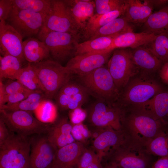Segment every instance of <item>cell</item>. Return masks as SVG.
I'll return each instance as SVG.
<instances>
[{
    "label": "cell",
    "mask_w": 168,
    "mask_h": 168,
    "mask_svg": "<svg viewBox=\"0 0 168 168\" xmlns=\"http://www.w3.org/2000/svg\"><path fill=\"white\" fill-rule=\"evenodd\" d=\"M133 109L127 115L122 111L121 131L126 143L145 149L168 124L144 108L134 107Z\"/></svg>",
    "instance_id": "cell-1"
},
{
    "label": "cell",
    "mask_w": 168,
    "mask_h": 168,
    "mask_svg": "<svg viewBox=\"0 0 168 168\" xmlns=\"http://www.w3.org/2000/svg\"><path fill=\"white\" fill-rule=\"evenodd\" d=\"M30 63L48 99L55 98L62 87L71 79L72 75L65 66L54 60L47 59Z\"/></svg>",
    "instance_id": "cell-2"
},
{
    "label": "cell",
    "mask_w": 168,
    "mask_h": 168,
    "mask_svg": "<svg viewBox=\"0 0 168 168\" xmlns=\"http://www.w3.org/2000/svg\"><path fill=\"white\" fill-rule=\"evenodd\" d=\"M31 142L27 137L11 132L9 137L0 145V168L10 166L30 168Z\"/></svg>",
    "instance_id": "cell-3"
},
{
    "label": "cell",
    "mask_w": 168,
    "mask_h": 168,
    "mask_svg": "<svg viewBox=\"0 0 168 168\" xmlns=\"http://www.w3.org/2000/svg\"><path fill=\"white\" fill-rule=\"evenodd\" d=\"M79 34L46 30L41 29L38 39L44 42L54 61L60 63L75 52L80 39Z\"/></svg>",
    "instance_id": "cell-4"
},
{
    "label": "cell",
    "mask_w": 168,
    "mask_h": 168,
    "mask_svg": "<svg viewBox=\"0 0 168 168\" xmlns=\"http://www.w3.org/2000/svg\"><path fill=\"white\" fill-rule=\"evenodd\" d=\"M80 77L84 86L99 99L113 103L119 98V90L108 68L104 66Z\"/></svg>",
    "instance_id": "cell-5"
},
{
    "label": "cell",
    "mask_w": 168,
    "mask_h": 168,
    "mask_svg": "<svg viewBox=\"0 0 168 168\" xmlns=\"http://www.w3.org/2000/svg\"><path fill=\"white\" fill-rule=\"evenodd\" d=\"M0 119L12 132L24 137L48 131L49 127L34 117L31 112L0 110Z\"/></svg>",
    "instance_id": "cell-6"
},
{
    "label": "cell",
    "mask_w": 168,
    "mask_h": 168,
    "mask_svg": "<svg viewBox=\"0 0 168 168\" xmlns=\"http://www.w3.org/2000/svg\"><path fill=\"white\" fill-rule=\"evenodd\" d=\"M107 68L119 90L125 87L139 70L133 61L131 49L128 48L114 49Z\"/></svg>",
    "instance_id": "cell-7"
},
{
    "label": "cell",
    "mask_w": 168,
    "mask_h": 168,
    "mask_svg": "<svg viewBox=\"0 0 168 168\" xmlns=\"http://www.w3.org/2000/svg\"><path fill=\"white\" fill-rule=\"evenodd\" d=\"M150 155L145 149L124 143L113 149L107 156L109 162L119 168H151Z\"/></svg>",
    "instance_id": "cell-8"
},
{
    "label": "cell",
    "mask_w": 168,
    "mask_h": 168,
    "mask_svg": "<svg viewBox=\"0 0 168 168\" xmlns=\"http://www.w3.org/2000/svg\"><path fill=\"white\" fill-rule=\"evenodd\" d=\"M122 112L113 103L100 99L90 107L87 117L90 124L96 128L110 127L121 131Z\"/></svg>",
    "instance_id": "cell-9"
},
{
    "label": "cell",
    "mask_w": 168,
    "mask_h": 168,
    "mask_svg": "<svg viewBox=\"0 0 168 168\" xmlns=\"http://www.w3.org/2000/svg\"><path fill=\"white\" fill-rule=\"evenodd\" d=\"M46 16L13 6L6 22L16 30L23 38H29L38 35Z\"/></svg>",
    "instance_id": "cell-10"
},
{
    "label": "cell",
    "mask_w": 168,
    "mask_h": 168,
    "mask_svg": "<svg viewBox=\"0 0 168 168\" xmlns=\"http://www.w3.org/2000/svg\"><path fill=\"white\" fill-rule=\"evenodd\" d=\"M50 11L41 29L51 31L79 34L65 0H51Z\"/></svg>",
    "instance_id": "cell-11"
},
{
    "label": "cell",
    "mask_w": 168,
    "mask_h": 168,
    "mask_svg": "<svg viewBox=\"0 0 168 168\" xmlns=\"http://www.w3.org/2000/svg\"><path fill=\"white\" fill-rule=\"evenodd\" d=\"M123 95L126 103L134 107H141L156 95L164 90L162 87L153 81L137 78L129 82Z\"/></svg>",
    "instance_id": "cell-12"
},
{
    "label": "cell",
    "mask_w": 168,
    "mask_h": 168,
    "mask_svg": "<svg viewBox=\"0 0 168 168\" xmlns=\"http://www.w3.org/2000/svg\"><path fill=\"white\" fill-rule=\"evenodd\" d=\"M112 52L86 54L74 56L65 67L72 75H85L104 66Z\"/></svg>",
    "instance_id": "cell-13"
},
{
    "label": "cell",
    "mask_w": 168,
    "mask_h": 168,
    "mask_svg": "<svg viewBox=\"0 0 168 168\" xmlns=\"http://www.w3.org/2000/svg\"><path fill=\"white\" fill-rule=\"evenodd\" d=\"M23 38L6 21H0V52L2 56L10 55L25 59L23 52Z\"/></svg>",
    "instance_id": "cell-14"
},
{
    "label": "cell",
    "mask_w": 168,
    "mask_h": 168,
    "mask_svg": "<svg viewBox=\"0 0 168 168\" xmlns=\"http://www.w3.org/2000/svg\"><path fill=\"white\" fill-rule=\"evenodd\" d=\"M57 150L47 137L38 139L31 147L30 168H47L52 164Z\"/></svg>",
    "instance_id": "cell-15"
},
{
    "label": "cell",
    "mask_w": 168,
    "mask_h": 168,
    "mask_svg": "<svg viewBox=\"0 0 168 168\" xmlns=\"http://www.w3.org/2000/svg\"><path fill=\"white\" fill-rule=\"evenodd\" d=\"M125 143L121 131H117L112 128H104L95 138L93 142V147L102 161L104 156L109 152Z\"/></svg>",
    "instance_id": "cell-16"
},
{
    "label": "cell",
    "mask_w": 168,
    "mask_h": 168,
    "mask_svg": "<svg viewBox=\"0 0 168 168\" xmlns=\"http://www.w3.org/2000/svg\"><path fill=\"white\" fill-rule=\"evenodd\" d=\"M85 149L83 143L77 141L59 148L52 164L57 168H76Z\"/></svg>",
    "instance_id": "cell-17"
},
{
    "label": "cell",
    "mask_w": 168,
    "mask_h": 168,
    "mask_svg": "<svg viewBox=\"0 0 168 168\" xmlns=\"http://www.w3.org/2000/svg\"><path fill=\"white\" fill-rule=\"evenodd\" d=\"M76 28L82 31L89 20L94 14V1L91 0H65Z\"/></svg>",
    "instance_id": "cell-18"
},
{
    "label": "cell",
    "mask_w": 168,
    "mask_h": 168,
    "mask_svg": "<svg viewBox=\"0 0 168 168\" xmlns=\"http://www.w3.org/2000/svg\"><path fill=\"white\" fill-rule=\"evenodd\" d=\"M153 34L143 32L126 33L114 38L112 44L103 52H112L118 48H128L133 49L151 42L156 37Z\"/></svg>",
    "instance_id": "cell-19"
},
{
    "label": "cell",
    "mask_w": 168,
    "mask_h": 168,
    "mask_svg": "<svg viewBox=\"0 0 168 168\" xmlns=\"http://www.w3.org/2000/svg\"><path fill=\"white\" fill-rule=\"evenodd\" d=\"M126 4L125 12L121 16L133 25H142L152 13L153 7L146 0H126Z\"/></svg>",
    "instance_id": "cell-20"
},
{
    "label": "cell",
    "mask_w": 168,
    "mask_h": 168,
    "mask_svg": "<svg viewBox=\"0 0 168 168\" xmlns=\"http://www.w3.org/2000/svg\"><path fill=\"white\" fill-rule=\"evenodd\" d=\"M72 127L67 119H62L49 128L47 137L57 150L75 141L72 134Z\"/></svg>",
    "instance_id": "cell-21"
},
{
    "label": "cell",
    "mask_w": 168,
    "mask_h": 168,
    "mask_svg": "<svg viewBox=\"0 0 168 168\" xmlns=\"http://www.w3.org/2000/svg\"><path fill=\"white\" fill-rule=\"evenodd\" d=\"M133 59L139 69L148 72L159 70L164 63L144 45L131 49Z\"/></svg>",
    "instance_id": "cell-22"
},
{
    "label": "cell",
    "mask_w": 168,
    "mask_h": 168,
    "mask_svg": "<svg viewBox=\"0 0 168 168\" xmlns=\"http://www.w3.org/2000/svg\"><path fill=\"white\" fill-rule=\"evenodd\" d=\"M22 49L25 60L30 63L47 60L50 54L49 49L44 42L32 37L23 41Z\"/></svg>",
    "instance_id": "cell-23"
},
{
    "label": "cell",
    "mask_w": 168,
    "mask_h": 168,
    "mask_svg": "<svg viewBox=\"0 0 168 168\" xmlns=\"http://www.w3.org/2000/svg\"><path fill=\"white\" fill-rule=\"evenodd\" d=\"M141 29L142 32L156 35L168 34V5L152 13Z\"/></svg>",
    "instance_id": "cell-24"
},
{
    "label": "cell",
    "mask_w": 168,
    "mask_h": 168,
    "mask_svg": "<svg viewBox=\"0 0 168 168\" xmlns=\"http://www.w3.org/2000/svg\"><path fill=\"white\" fill-rule=\"evenodd\" d=\"M125 6L123 8L103 14H94L89 20L82 30L83 37L89 40L99 29L112 21L123 15Z\"/></svg>",
    "instance_id": "cell-25"
},
{
    "label": "cell",
    "mask_w": 168,
    "mask_h": 168,
    "mask_svg": "<svg viewBox=\"0 0 168 168\" xmlns=\"http://www.w3.org/2000/svg\"><path fill=\"white\" fill-rule=\"evenodd\" d=\"M133 26L123 17H118L99 29L89 40L103 36L115 38L123 34L133 32Z\"/></svg>",
    "instance_id": "cell-26"
},
{
    "label": "cell",
    "mask_w": 168,
    "mask_h": 168,
    "mask_svg": "<svg viewBox=\"0 0 168 168\" xmlns=\"http://www.w3.org/2000/svg\"><path fill=\"white\" fill-rule=\"evenodd\" d=\"M140 107L144 108L166 123L165 119L168 114V90H164L158 93Z\"/></svg>",
    "instance_id": "cell-27"
},
{
    "label": "cell",
    "mask_w": 168,
    "mask_h": 168,
    "mask_svg": "<svg viewBox=\"0 0 168 168\" xmlns=\"http://www.w3.org/2000/svg\"><path fill=\"white\" fill-rule=\"evenodd\" d=\"M114 38L103 36L77 44L74 56L90 53L103 52L110 45Z\"/></svg>",
    "instance_id": "cell-28"
},
{
    "label": "cell",
    "mask_w": 168,
    "mask_h": 168,
    "mask_svg": "<svg viewBox=\"0 0 168 168\" xmlns=\"http://www.w3.org/2000/svg\"><path fill=\"white\" fill-rule=\"evenodd\" d=\"M22 62L14 56H0V78L16 80L22 68Z\"/></svg>",
    "instance_id": "cell-29"
},
{
    "label": "cell",
    "mask_w": 168,
    "mask_h": 168,
    "mask_svg": "<svg viewBox=\"0 0 168 168\" xmlns=\"http://www.w3.org/2000/svg\"><path fill=\"white\" fill-rule=\"evenodd\" d=\"M87 89L84 85L71 79L60 89L55 98L57 105L62 110H67L69 101L75 95Z\"/></svg>",
    "instance_id": "cell-30"
},
{
    "label": "cell",
    "mask_w": 168,
    "mask_h": 168,
    "mask_svg": "<svg viewBox=\"0 0 168 168\" xmlns=\"http://www.w3.org/2000/svg\"><path fill=\"white\" fill-rule=\"evenodd\" d=\"M46 97L44 93L41 91H34L26 99L16 104L10 105H4L0 110L13 111L23 110L31 112L35 110L40 102Z\"/></svg>",
    "instance_id": "cell-31"
},
{
    "label": "cell",
    "mask_w": 168,
    "mask_h": 168,
    "mask_svg": "<svg viewBox=\"0 0 168 168\" xmlns=\"http://www.w3.org/2000/svg\"><path fill=\"white\" fill-rule=\"evenodd\" d=\"M145 149L151 155L168 156V125L149 142Z\"/></svg>",
    "instance_id": "cell-32"
},
{
    "label": "cell",
    "mask_w": 168,
    "mask_h": 168,
    "mask_svg": "<svg viewBox=\"0 0 168 168\" xmlns=\"http://www.w3.org/2000/svg\"><path fill=\"white\" fill-rule=\"evenodd\" d=\"M16 80L29 90L43 92L36 73L30 63L26 67L22 68Z\"/></svg>",
    "instance_id": "cell-33"
},
{
    "label": "cell",
    "mask_w": 168,
    "mask_h": 168,
    "mask_svg": "<svg viewBox=\"0 0 168 168\" xmlns=\"http://www.w3.org/2000/svg\"><path fill=\"white\" fill-rule=\"evenodd\" d=\"M144 45L164 64L168 62V34L158 35L154 39Z\"/></svg>",
    "instance_id": "cell-34"
},
{
    "label": "cell",
    "mask_w": 168,
    "mask_h": 168,
    "mask_svg": "<svg viewBox=\"0 0 168 168\" xmlns=\"http://www.w3.org/2000/svg\"><path fill=\"white\" fill-rule=\"evenodd\" d=\"M34 112L38 120L46 124L54 122L57 117V107L49 99L42 101Z\"/></svg>",
    "instance_id": "cell-35"
},
{
    "label": "cell",
    "mask_w": 168,
    "mask_h": 168,
    "mask_svg": "<svg viewBox=\"0 0 168 168\" xmlns=\"http://www.w3.org/2000/svg\"><path fill=\"white\" fill-rule=\"evenodd\" d=\"M17 8L47 15L51 7V0H12Z\"/></svg>",
    "instance_id": "cell-36"
},
{
    "label": "cell",
    "mask_w": 168,
    "mask_h": 168,
    "mask_svg": "<svg viewBox=\"0 0 168 168\" xmlns=\"http://www.w3.org/2000/svg\"><path fill=\"white\" fill-rule=\"evenodd\" d=\"M97 14H103L121 9L126 5V0H95L94 1Z\"/></svg>",
    "instance_id": "cell-37"
},
{
    "label": "cell",
    "mask_w": 168,
    "mask_h": 168,
    "mask_svg": "<svg viewBox=\"0 0 168 168\" xmlns=\"http://www.w3.org/2000/svg\"><path fill=\"white\" fill-rule=\"evenodd\" d=\"M98 161H101L95 152L85 148L80 158L76 168H86Z\"/></svg>",
    "instance_id": "cell-38"
},
{
    "label": "cell",
    "mask_w": 168,
    "mask_h": 168,
    "mask_svg": "<svg viewBox=\"0 0 168 168\" xmlns=\"http://www.w3.org/2000/svg\"><path fill=\"white\" fill-rule=\"evenodd\" d=\"M91 93L87 89L73 96L68 105L67 110H72L81 107L87 100Z\"/></svg>",
    "instance_id": "cell-39"
},
{
    "label": "cell",
    "mask_w": 168,
    "mask_h": 168,
    "mask_svg": "<svg viewBox=\"0 0 168 168\" xmlns=\"http://www.w3.org/2000/svg\"><path fill=\"white\" fill-rule=\"evenodd\" d=\"M72 134L75 140L82 143L91 135L88 129L82 123L72 125Z\"/></svg>",
    "instance_id": "cell-40"
},
{
    "label": "cell",
    "mask_w": 168,
    "mask_h": 168,
    "mask_svg": "<svg viewBox=\"0 0 168 168\" xmlns=\"http://www.w3.org/2000/svg\"><path fill=\"white\" fill-rule=\"evenodd\" d=\"M33 92L29 90L19 92L7 95L5 97L4 105H8L18 103L26 98Z\"/></svg>",
    "instance_id": "cell-41"
},
{
    "label": "cell",
    "mask_w": 168,
    "mask_h": 168,
    "mask_svg": "<svg viewBox=\"0 0 168 168\" xmlns=\"http://www.w3.org/2000/svg\"><path fill=\"white\" fill-rule=\"evenodd\" d=\"M87 116V112L81 107L71 110L69 113L70 120L73 125L82 123Z\"/></svg>",
    "instance_id": "cell-42"
},
{
    "label": "cell",
    "mask_w": 168,
    "mask_h": 168,
    "mask_svg": "<svg viewBox=\"0 0 168 168\" xmlns=\"http://www.w3.org/2000/svg\"><path fill=\"white\" fill-rule=\"evenodd\" d=\"M3 87L6 97L13 93L30 90L26 88L17 80L7 84H4Z\"/></svg>",
    "instance_id": "cell-43"
},
{
    "label": "cell",
    "mask_w": 168,
    "mask_h": 168,
    "mask_svg": "<svg viewBox=\"0 0 168 168\" xmlns=\"http://www.w3.org/2000/svg\"><path fill=\"white\" fill-rule=\"evenodd\" d=\"M12 7V0H0V21H6Z\"/></svg>",
    "instance_id": "cell-44"
},
{
    "label": "cell",
    "mask_w": 168,
    "mask_h": 168,
    "mask_svg": "<svg viewBox=\"0 0 168 168\" xmlns=\"http://www.w3.org/2000/svg\"><path fill=\"white\" fill-rule=\"evenodd\" d=\"M11 132L4 122L0 119V145L2 144L9 137Z\"/></svg>",
    "instance_id": "cell-45"
},
{
    "label": "cell",
    "mask_w": 168,
    "mask_h": 168,
    "mask_svg": "<svg viewBox=\"0 0 168 168\" xmlns=\"http://www.w3.org/2000/svg\"><path fill=\"white\" fill-rule=\"evenodd\" d=\"M159 76L163 83L168 84V62L164 63L159 70Z\"/></svg>",
    "instance_id": "cell-46"
},
{
    "label": "cell",
    "mask_w": 168,
    "mask_h": 168,
    "mask_svg": "<svg viewBox=\"0 0 168 168\" xmlns=\"http://www.w3.org/2000/svg\"><path fill=\"white\" fill-rule=\"evenodd\" d=\"M151 168H168V156L160 157L152 163Z\"/></svg>",
    "instance_id": "cell-47"
},
{
    "label": "cell",
    "mask_w": 168,
    "mask_h": 168,
    "mask_svg": "<svg viewBox=\"0 0 168 168\" xmlns=\"http://www.w3.org/2000/svg\"><path fill=\"white\" fill-rule=\"evenodd\" d=\"M147 2L153 8L154 7L161 8V9L168 5V0H146Z\"/></svg>",
    "instance_id": "cell-48"
},
{
    "label": "cell",
    "mask_w": 168,
    "mask_h": 168,
    "mask_svg": "<svg viewBox=\"0 0 168 168\" xmlns=\"http://www.w3.org/2000/svg\"><path fill=\"white\" fill-rule=\"evenodd\" d=\"M4 83L2 80H0V108L4 105L6 95L4 90Z\"/></svg>",
    "instance_id": "cell-49"
},
{
    "label": "cell",
    "mask_w": 168,
    "mask_h": 168,
    "mask_svg": "<svg viewBox=\"0 0 168 168\" xmlns=\"http://www.w3.org/2000/svg\"><path fill=\"white\" fill-rule=\"evenodd\" d=\"M102 168H119L115 164L109 162L104 166L102 165Z\"/></svg>",
    "instance_id": "cell-50"
},
{
    "label": "cell",
    "mask_w": 168,
    "mask_h": 168,
    "mask_svg": "<svg viewBox=\"0 0 168 168\" xmlns=\"http://www.w3.org/2000/svg\"><path fill=\"white\" fill-rule=\"evenodd\" d=\"M4 168H20V167L15 166H8Z\"/></svg>",
    "instance_id": "cell-51"
},
{
    "label": "cell",
    "mask_w": 168,
    "mask_h": 168,
    "mask_svg": "<svg viewBox=\"0 0 168 168\" xmlns=\"http://www.w3.org/2000/svg\"><path fill=\"white\" fill-rule=\"evenodd\" d=\"M47 168H57L55 166H54L52 164L50 166H49Z\"/></svg>",
    "instance_id": "cell-52"
},
{
    "label": "cell",
    "mask_w": 168,
    "mask_h": 168,
    "mask_svg": "<svg viewBox=\"0 0 168 168\" xmlns=\"http://www.w3.org/2000/svg\"><path fill=\"white\" fill-rule=\"evenodd\" d=\"M165 121H166V122L167 124H168V115H167L165 119Z\"/></svg>",
    "instance_id": "cell-53"
}]
</instances>
